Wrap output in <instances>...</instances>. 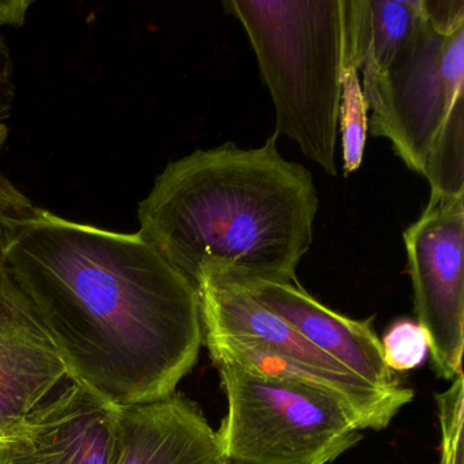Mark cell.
<instances>
[{"instance_id":"5bb4252c","label":"cell","mask_w":464,"mask_h":464,"mask_svg":"<svg viewBox=\"0 0 464 464\" xmlns=\"http://www.w3.org/2000/svg\"><path fill=\"white\" fill-rule=\"evenodd\" d=\"M385 365L392 372L417 368L429 352L428 336L418 323L409 319L391 324L382 341Z\"/></svg>"},{"instance_id":"ac0fdd59","label":"cell","mask_w":464,"mask_h":464,"mask_svg":"<svg viewBox=\"0 0 464 464\" xmlns=\"http://www.w3.org/2000/svg\"><path fill=\"white\" fill-rule=\"evenodd\" d=\"M7 137V127L5 126V123H0V149L4 146L5 140Z\"/></svg>"},{"instance_id":"9a60e30c","label":"cell","mask_w":464,"mask_h":464,"mask_svg":"<svg viewBox=\"0 0 464 464\" xmlns=\"http://www.w3.org/2000/svg\"><path fill=\"white\" fill-rule=\"evenodd\" d=\"M463 401V374L452 380L447 391L436 393L441 425V464H464Z\"/></svg>"},{"instance_id":"ba28073f","label":"cell","mask_w":464,"mask_h":464,"mask_svg":"<svg viewBox=\"0 0 464 464\" xmlns=\"http://www.w3.org/2000/svg\"><path fill=\"white\" fill-rule=\"evenodd\" d=\"M121 407L78 382L0 436V464H116Z\"/></svg>"},{"instance_id":"6da1fadb","label":"cell","mask_w":464,"mask_h":464,"mask_svg":"<svg viewBox=\"0 0 464 464\" xmlns=\"http://www.w3.org/2000/svg\"><path fill=\"white\" fill-rule=\"evenodd\" d=\"M0 255L69 380L104 401H161L197 363L199 293L138 233L62 218L0 175Z\"/></svg>"},{"instance_id":"277c9868","label":"cell","mask_w":464,"mask_h":464,"mask_svg":"<svg viewBox=\"0 0 464 464\" xmlns=\"http://www.w3.org/2000/svg\"><path fill=\"white\" fill-rule=\"evenodd\" d=\"M361 83L372 135L387 138L430 194L464 197V23L434 25L423 12L387 70Z\"/></svg>"},{"instance_id":"8fae6325","label":"cell","mask_w":464,"mask_h":464,"mask_svg":"<svg viewBox=\"0 0 464 464\" xmlns=\"http://www.w3.org/2000/svg\"><path fill=\"white\" fill-rule=\"evenodd\" d=\"M116 464H219L216 431L181 393L121 407Z\"/></svg>"},{"instance_id":"5b68a950","label":"cell","mask_w":464,"mask_h":464,"mask_svg":"<svg viewBox=\"0 0 464 464\" xmlns=\"http://www.w3.org/2000/svg\"><path fill=\"white\" fill-rule=\"evenodd\" d=\"M203 343L211 361L273 379L303 382L338 398L361 430H382L414 398L379 390L317 349L286 320L237 285L208 278L198 285Z\"/></svg>"},{"instance_id":"30bf717a","label":"cell","mask_w":464,"mask_h":464,"mask_svg":"<svg viewBox=\"0 0 464 464\" xmlns=\"http://www.w3.org/2000/svg\"><path fill=\"white\" fill-rule=\"evenodd\" d=\"M262 305L286 320L325 354L390 393L407 390L382 357V341L372 320H354L336 314L312 297L300 284H262L240 286Z\"/></svg>"},{"instance_id":"7a4b0ae2","label":"cell","mask_w":464,"mask_h":464,"mask_svg":"<svg viewBox=\"0 0 464 464\" xmlns=\"http://www.w3.org/2000/svg\"><path fill=\"white\" fill-rule=\"evenodd\" d=\"M278 135L256 149L227 142L169 162L138 208V235L195 287L298 284L319 208L312 173Z\"/></svg>"},{"instance_id":"7c38bea8","label":"cell","mask_w":464,"mask_h":464,"mask_svg":"<svg viewBox=\"0 0 464 464\" xmlns=\"http://www.w3.org/2000/svg\"><path fill=\"white\" fill-rule=\"evenodd\" d=\"M362 78L382 74L420 26L422 0H344Z\"/></svg>"},{"instance_id":"8992f818","label":"cell","mask_w":464,"mask_h":464,"mask_svg":"<svg viewBox=\"0 0 464 464\" xmlns=\"http://www.w3.org/2000/svg\"><path fill=\"white\" fill-rule=\"evenodd\" d=\"M214 365L227 398L216 431L219 464H328L362 439L352 412L325 391Z\"/></svg>"},{"instance_id":"2e32d148","label":"cell","mask_w":464,"mask_h":464,"mask_svg":"<svg viewBox=\"0 0 464 464\" xmlns=\"http://www.w3.org/2000/svg\"><path fill=\"white\" fill-rule=\"evenodd\" d=\"M13 61L6 40L0 34V123L9 116L13 102Z\"/></svg>"},{"instance_id":"e0dca14e","label":"cell","mask_w":464,"mask_h":464,"mask_svg":"<svg viewBox=\"0 0 464 464\" xmlns=\"http://www.w3.org/2000/svg\"><path fill=\"white\" fill-rule=\"evenodd\" d=\"M31 6L29 0L0 2V26H23Z\"/></svg>"},{"instance_id":"4fadbf2b","label":"cell","mask_w":464,"mask_h":464,"mask_svg":"<svg viewBox=\"0 0 464 464\" xmlns=\"http://www.w3.org/2000/svg\"><path fill=\"white\" fill-rule=\"evenodd\" d=\"M368 102L363 96L360 62L353 44L344 14V51L341 74L338 131L342 135V160L344 176L360 169L368 138Z\"/></svg>"},{"instance_id":"9c48e42d","label":"cell","mask_w":464,"mask_h":464,"mask_svg":"<svg viewBox=\"0 0 464 464\" xmlns=\"http://www.w3.org/2000/svg\"><path fill=\"white\" fill-rule=\"evenodd\" d=\"M66 379L47 328L0 255V436L47 401Z\"/></svg>"},{"instance_id":"52a82bcc","label":"cell","mask_w":464,"mask_h":464,"mask_svg":"<svg viewBox=\"0 0 464 464\" xmlns=\"http://www.w3.org/2000/svg\"><path fill=\"white\" fill-rule=\"evenodd\" d=\"M418 324L440 377L463 374L464 197L430 194L403 233Z\"/></svg>"},{"instance_id":"3957f363","label":"cell","mask_w":464,"mask_h":464,"mask_svg":"<svg viewBox=\"0 0 464 464\" xmlns=\"http://www.w3.org/2000/svg\"><path fill=\"white\" fill-rule=\"evenodd\" d=\"M224 7L254 48L276 107V135L335 178L344 0H229Z\"/></svg>"}]
</instances>
